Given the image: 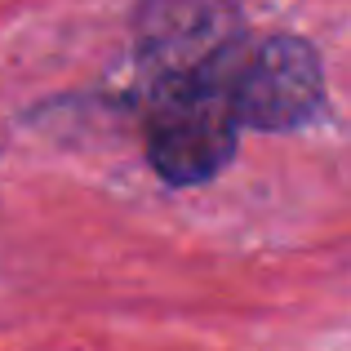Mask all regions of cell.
<instances>
[{"instance_id": "1", "label": "cell", "mask_w": 351, "mask_h": 351, "mask_svg": "<svg viewBox=\"0 0 351 351\" xmlns=\"http://www.w3.org/2000/svg\"><path fill=\"white\" fill-rule=\"evenodd\" d=\"M240 49L227 53L218 67L147 80L143 147H147L152 169L160 173V182L200 187V182L218 178L223 165L236 156L240 129H245L236 112V89H232Z\"/></svg>"}, {"instance_id": "2", "label": "cell", "mask_w": 351, "mask_h": 351, "mask_svg": "<svg viewBox=\"0 0 351 351\" xmlns=\"http://www.w3.org/2000/svg\"><path fill=\"white\" fill-rule=\"evenodd\" d=\"M232 89L240 125L263 134H289L325 112V67L302 36L245 40Z\"/></svg>"}, {"instance_id": "3", "label": "cell", "mask_w": 351, "mask_h": 351, "mask_svg": "<svg viewBox=\"0 0 351 351\" xmlns=\"http://www.w3.org/2000/svg\"><path fill=\"white\" fill-rule=\"evenodd\" d=\"M240 0H138L134 5V53L147 80L187 76L218 67L245 45Z\"/></svg>"}]
</instances>
